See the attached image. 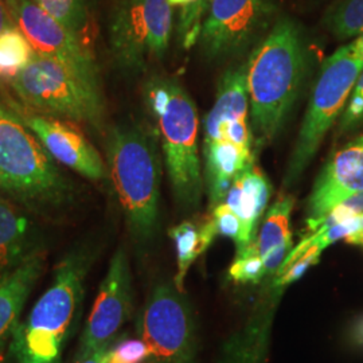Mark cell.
<instances>
[{
	"mask_svg": "<svg viewBox=\"0 0 363 363\" xmlns=\"http://www.w3.org/2000/svg\"><path fill=\"white\" fill-rule=\"evenodd\" d=\"M306 49L300 30L288 18L250 52L247 64L250 130L256 152L272 143L298 100L306 74Z\"/></svg>",
	"mask_w": 363,
	"mask_h": 363,
	"instance_id": "1",
	"label": "cell"
},
{
	"mask_svg": "<svg viewBox=\"0 0 363 363\" xmlns=\"http://www.w3.org/2000/svg\"><path fill=\"white\" fill-rule=\"evenodd\" d=\"M94 259V247L79 244L58 261L52 284L13 330L9 346L13 362L62 363L66 346L77 333Z\"/></svg>",
	"mask_w": 363,
	"mask_h": 363,
	"instance_id": "2",
	"label": "cell"
},
{
	"mask_svg": "<svg viewBox=\"0 0 363 363\" xmlns=\"http://www.w3.org/2000/svg\"><path fill=\"white\" fill-rule=\"evenodd\" d=\"M0 189L34 217L61 220L78 201L77 183L27 128L0 106Z\"/></svg>",
	"mask_w": 363,
	"mask_h": 363,
	"instance_id": "3",
	"label": "cell"
},
{
	"mask_svg": "<svg viewBox=\"0 0 363 363\" xmlns=\"http://www.w3.org/2000/svg\"><path fill=\"white\" fill-rule=\"evenodd\" d=\"M247 65L228 70L203 123V182L210 208L222 203L234 179L256 164V148L249 125Z\"/></svg>",
	"mask_w": 363,
	"mask_h": 363,
	"instance_id": "4",
	"label": "cell"
},
{
	"mask_svg": "<svg viewBox=\"0 0 363 363\" xmlns=\"http://www.w3.org/2000/svg\"><path fill=\"white\" fill-rule=\"evenodd\" d=\"M106 163L130 235L139 244L150 242L159 225L162 175L155 133L138 123L113 127Z\"/></svg>",
	"mask_w": 363,
	"mask_h": 363,
	"instance_id": "5",
	"label": "cell"
},
{
	"mask_svg": "<svg viewBox=\"0 0 363 363\" xmlns=\"http://www.w3.org/2000/svg\"><path fill=\"white\" fill-rule=\"evenodd\" d=\"M144 103L160 135L175 201L184 210L198 208L205 182L194 100L177 78L152 76L144 85Z\"/></svg>",
	"mask_w": 363,
	"mask_h": 363,
	"instance_id": "6",
	"label": "cell"
},
{
	"mask_svg": "<svg viewBox=\"0 0 363 363\" xmlns=\"http://www.w3.org/2000/svg\"><path fill=\"white\" fill-rule=\"evenodd\" d=\"M363 70V34L325 58L286 166V184H294L307 169L337 117L345 111Z\"/></svg>",
	"mask_w": 363,
	"mask_h": 363,
	"instance_id": "7",
	"label": "cell"
},
{
	"mask_svg": "<svg viewBox=\"0 0 363 363\" xmlns=\"http://www.w3.org/2000/svg\"><path fill=\"white\" fill-rule=\"evenodd\" d=\"M10 85L28 108L39 113L104 130L103 91L91 89L66 66L52 58L35 52Z\"/></svg>",
	"mask_w": 363,
	"mask_h": 363,
	"instance_id": "8",
	"label": "cell"
},
{
	"mask_svg": "<svg viewBox=\"0 0 363 363\" xmlns=\"http://www.w3.org/2000/svg\"><path fill=\"white\" fill-rule=\"evenodd\" d=\"M172 7L167 0H117L108 25L116 65L132 74L160 62L169 50Z\"/></svg>",
	"mask_w": 363,
	"mask_h": 363,
	"instance_id": "9",
	"label": "cell"
},
{
	"mask_svg": "<svg viewBox=\"0 0 363 363\" xmlns=\"http://www.w3.org/2000/svg\"><path fill=\"white\" fill-rule=\"evenodd\" d=\"M138 333L155 363H194L193 315L177 286L162 284L151 292L140 312Z\"/></svg>",
	"mask_w": 363,
	"mask_h": 363,
	"instance_id": "10",
	"label": "cell"
},
{
	"mask_svg": "<svg viewBox=\"0 0 363 363\" xmlns=\"http://www.w3.org/2000/svg\"><path fill=\"white\" fill-rule=\"evenodd\" d=\"M15 25L39 55L66 66L91 89L101 91L94 55L84 40L45 13L33 0H6Z\"/></svg>",
	"mask_w": 363,
	"mask_h": 363,
	"instance_id": "11",
	"label": "cell"
},
{
	"mask_svg": "<svg viewBox=\"0 0 363 363\" xmlns=\"http://www.w3.org/2000/svg\"><path fill=\"white\" fill-rule=\"evenodd\" d=\"M272 13V0H213L198 39L202 52L218 61L245 52Z\"/></svg>",
	"mask_w": 363,
	"mask_h": 363,
	"instance_id": "12",
	"label": "cell"
},
{
	"mask_svg": "<svg viewBox=\"0 0 363 363\" xmlns=\"http://www.w3.org/2000/svg\"><path fill=\"white\" fill-rule=\"evenodd\" d=\"M132 311V276L130 261L123 247H118L109 262L108 272L100 284L96 301L79 337L76 359L94 351L109 347L117 333L130 319Z\"/></svg>",
	"mask_w": 363,
	"mask_h": 363,
	"instance_id": "13",
	"label": "cell"
},
{
	"mask_svg": "<svg viewBox=\"0 0 363 363\" xmlns=\"http://www.w3.org/2000/svg\"><path fill=\"white\" fill-rule=\"evenodd\" d=\"M19 118L60 164L91 181L104 179L106 166L103 157L77 127L43 115L27 113Z\"/></svg>",
	"mask_w": 363,
	"mask_h": 363,
	"instance_id": "14",
	"label": "cell"
},
{
	"mask_svg": "<svg viewBox=\"0 0 363 363\" xmlns=\"http://www.w3.org/2000/svg\"><path fill=\"white\" fill-rule=\"evenodd\" d=\"M363 191V133L328 159L313 183L307 223L323 218L340 202Z\"/></svg>",
	"mask_w": 363,
	"mask_h": 363,
	"instance_id": "15",
	"label": "cell"
},
{
	"mask_svg": "<svg viewBox=\"0 0 363 363\" xmlns=\"http://www.w3.org/2000/svg\"><path fill=\"white\" fill-rule=\"evenodd\" d=\"M27 210L0 195V280L45 249L38 226Z\"/></svg>",
	"mask_w": 363,
	"mask_h": 363,
	"instance_id": "16",
	"label": "cell"
},
{
	"mask_svg": "<svg viewBox=\"0 0 363 363\" xmlns=\"http://www.w3.org/2000/svg\"><path fill=\"white\" fill-rule=\"evenodd\" d=\"M46 268V250L40 249L19 268L0 280V362L10 346L27 298Z\"/></svg>",
	"mask_w": 363,
	"mask_h": 363,
	"instance_id": "17",
	"label": "cell"
},
{
	"mask_svg": "<svg viewBox=\"0 0 363 363\" xmlns=\"http://www.w3.org/2000/svg\"><path fill=\"white\" fill-rule=\"evenodd\" d=\"M271 184L256 164L244 169L235 179L225 198V203L241 220V252L256 238L257 223L262 217L271 196Z\"/></svg>",
	"mask_w": 363,
	"mask_h": 363,
	"instance_id": "18",
	"label": "cell"
},
{
	"mask_svg": "<svg viewBox=\"0 0 363 363\" xmlns=\"http://www.w3.org/2000/svg\"><path fill=\"white\" fill-rule=\"evenodd\" d=\"M169 234L175 242L178 257V272L175 277V286L182 292L184 277L189 272L191 264L211 245L217 235V230L214 220L211 217H208L199 225L191 220H184L178 226L169 229Z\"/></svg>",
	"mask_w": 363,
	"mask_h": 363,
	"instance_id": "19",
	"label": "cell"
},
{
	"mask_svg": "<svg viewBox=\"0 0 363 363\" xmlns=\"http://www.w3.org/2000/svg\"><path fill=\"white\" fill-rule=\"evenodd\" d=\"M295 199L292 195L283 194L277 198L268 210L261 225L259 237L253 241L259 257L262 259L273 249L292 240L291 233V213Z\"/></svg>",
	"mask_w": 363,
	"mask_h": 363,
	"instance_id": "20",
	"label": "cell"
},
{
	"mask_svg": "<svg viewBox=\"0 0 363 363\" xmlns=\"http://www.w3.org/2000/svg\"><path fill=\"white\" fill-rule=\"evenodd\" d=\"M34 55V48L19 27L4 30L0 34V82L11 84Z\"/></svg>",
	"mask_w": 363,
	"mask_h": 363,
	"instance_id": "21",
	"label": "cell"
},
{
	"mask_svg": "<svg viewBox=\"0 0 363 363\" xmlns=\"http://www.w3.org/2000/svg\"><path fill=\"white\" fill-rule=\"evenodd\" d=\"M325 27L339 40L363 34V0H337L325 13Z\"/></svg>",
	"mask_w": 363,
	"mask_h": 363,
	"instance_id": "22",
	"label": "cell"
},
{
	"mask_svg": "<svg viewBox=\"0 0 363 363\" xmlns=\"http://www.w3.org/2000/svg\"><path fill=\"white\" fill-rule=\"evenodd\" d=\"M45 13L82 39L89 23L86 0H33Z\"/></svg>",
	"mask_w": 363,
	"mask_h": 363,
	"instance_id": "23",
	"label": "cell"
},
{
	"mask_svg": "<svg viewBox=\"0 0 363 363\" xmlns=\"http://www.w3.org/2000/svg\"><path fill=\"white\" fill-rule=\"evenodd\" d=\"M213 0H199L193 7L182 9L179 21V38L184 49H191L199 39L201 28Z\"/></svg>",
	"mask_w": 363,
	"mask_h": 363,
	"instance_id": "24",
	"label": "cell"
},
{
	"mask_svg": "<svg viewBox=\"0 0 363 363\" xmlns=\"http://www.w3.org/2000/svg\"><path fill=\"white\" fill-rule=\"evenodd\" d=\"M361 214H363V191L359 194L352 195L346 201L340 202L323 218H320L316 222L307 223V230H308V234L315 233L319 229H327V228L334 226L340 222L355 218Z\"/></svg>",
	"mask_w": 363,
	"mask_h": 363,
	"instance_id": "25",
	"label": "cell"
},
{
	"mask_svg": "<svg viewBox=\"0 0 363 363\" xmlns=\"http://www.w3.org/2000/svg\"><path fill=\"white\" fill-rule=\"evenodd\" d=\"M363 127V70L358 78L350 99L340 115L337 135L343 136Z\"/></svg>",
	"mask_w": 363,
	"mask_h": 363,
	"instance_id": "26",
	"label": "cell"
},
{
	"mask_svg": "<svg viewBox=\"0 0 363 363\" xmlns=\"http://www.w3.org/2000/svg\"><path fill=\"white\" fill-rule=\"evenodd\" d=\"M229 274L237 283H259L265 277L262 259L259 255L244 249L237 253Z\"/></svg>",
	"mask_w": 363,
	"mask_h": 363,
	"instance_id": "27",
	"label": "cell"
},
{
	"mask_svg": "<svg viewBox=\"0 0 363 363\" xmlns=\"http://www.w3.org/2000/svg\"><path fill=\"white\" fill-rule=\"evenodd\" d=\"M151 358V351L143 339H127L111 347L108 363H144Z\"/></svg>",
	"mask_w": 363,
	"mask_h": 363,
	"instance_id": "28",
	"label": "cell"
},
{
	"mask_svg": "<svg viewBox=\"0 0 363 363\" xmlns=\"http://www.w3.org/2000/svg\"><path fill=\"white\" fill-rule=\"evenodd\" d=\"M211 218L214 220L217 234L232 238L237 249L241 247V220L225 202L213 208Z\"/></svg>",
	"mask_w": 363,
	"mask_h": 363,
	"instance_id": "29",
	"label": "cell"
},
{
	"mask_svg": "<svg viewBox=\"0 0 363 363\" xmlns=\"http://www.w3.org/2000/svg\"><path fill=\"white\" fill-rule=\"evenodd\" d=\"M322 250L316 247H311L298 261H295L286 272L280 276H277V279L274 280V286H286L298 281L300 277H303V274L307 272L311 267L316 265L320 259Z\"/></svg>",
	"mask_w": 363,
	"mask_h": 363,
	"instance_id": "30",
	"label": "cell"
},
{
	"mask_svg": "<svg viewBox=\"0 0 363 363\" xmlns=\"http://www.w3.org/2000/svg\"><path fill=\"white\" fill-rule=\"evenodd\" d=\"M291 250H292V240L288 241L286 244H283V245H280V247H276V249H273L272 252H269L267 256H264L262 257V267H264L265 276L269 274V273L277 272Z\"/></svg>",
	"mask_w": 363,
	"mask_h": 363,
	"instance_id": "31",
	"label": "cell"
},
{
	"mask_svg": "<svg viewBox=\"0 0 363 363\" xmlns=\"http://www.w3.org/2000/svg\"><path fill=\"white\" fill-rule=\"evenodd\" d=\"M13 26H16V25L13 19V15L10 13L9 4L6 0H0V34L4 30Z\"/></svg>",
	"mask_w": 363,
	"mask_h": 363,
	"instance_id": "32",
	"label": "cell"
},
{
	"mask_svg": "<svg viewBox=\"0 0 363 363\" xmlns=\"http://www.w3.org/2000/svg\"><path fill=\"white\" fill-rule=\"evenodd\" d=\"M109 347H103L100 350L94 351L91 355L85 357L84 359L79 361H74V363H108V357H109Z\"/></svg>",
	"mask_w": 363,
	"mask_h": 363,
	"instance_id": "33",
	"label": "cell"
},
{
	"mask_svg": "<svg viewBox=\"0 0 363 363\" xmlns=\"http://www.w3.org/2000/svg\"><path fill=\"white\" fill-rule=\"evenodd\" d=\"M171 7H193L199 0H167Z\"/></svg>",
	"mask_w": 363,
	"mask_h": 363,
	"instance_id": "34",
	"label": "cell"
},
{
	"mask_svg": "<svg viewBox=\"0 0 363 363\" xmlns=\"http://www.w3.org/2000/svg\"><path fill=\"white\" fill-rule=\"evenodd\" d=\"M346 241L349 244H355V245H362L363 247V230L358 232V233L351 234L346 238Z\"/></svg>",
	"mask_w": 363,
	"mask_h": 363,
	"instance_id": "35",
	"label": "cell"
},
{
	"mask_svg": "<svg viewBox=\"0 0 363 363\" xmlns=\"http://www.w3.org/2000/svg\"><path fill=\"white\" fill-rule=\"evenodd\" d=\"M354 335H355V340H357L358 343L363 345V320L359 325H357V328H355V331H354Z\"/></svg>",
	"mask_w": 363,
	"mask_h": 363,
	"instance_id": "36",
	"label": "cell"
}]
</instances>
